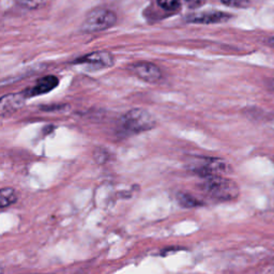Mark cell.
Returning a JSON list of instances; mask_svg holds the SVG:
<instances>
[{"label":"cell","mask_w":274,"mask_h":274,"mask_svg":"<svg viewBox=\"0 0 274 274\" xmlns=\"http://www.w3.org/2000/svg\"><path fill=\"white\" fill-rule=\"evenodd\" d=\"M270 44H271L272 46H274V36H273V38H271V40H270Z\"/></svg>","instance_id":"obj_16"},{"label":"cell","mask_w":274,"mask_h":274,"mask_svg":"<svg viewBox=\"0 0 274 274\" xmlns=\"http://www.w3.org/2000/svg\"><path fill=\"white\" fill-rule=\"evenodd\" d=\"M232 15L222 11H206L194 13L186 17V21L193 24H218L229 21Z\"/></svg>","instance_id":"obj_7"},{"label":"cell","mask_w":274,"mask_h":274,"mask_svg":"<svg viewBox=\"0 0 274 274\" xmlns=\"http://www.w3.org/2000/svg\"><path fill=\"white\" fill-rule=\"evenodd\" d=\"M156 124L154 117L149 111L141 108L128 110L119 121V130L126 135L140 134L152 130Z\"/></svg>","instance_id":"obj_1"},{"label":"cell","mask_w":274,"mask_h":274,"mask_svg":"<svg viewBox=\"0 0 274 274\" xmlns=\"http://www.w3.org/2000/svg\"><path fill=\"white\" fill-rule=\"evenodd\" d=\"M26 99V95L23 92L7 94L3 96L2 101H0V113H2V116L5 117L12 113H15L16 110H18L25 104V100Z\"/></svg>","instance_id":"obj_9"},{"label":"cell","mask_w":274,"mask_h":274,"mask_svg":"<svg viewBox=\"0 0 274 274\" xmlns=\"http://www.w3.org/2000/svg\"><path fill=\"white\" fill-rule=\"evenodd\" d=\"M59 84V79L55 75H46L40 79L31 88L23 91L26 97L38 96L54 90Z\"/></svg>","instance_id":"obj_8"},{"label":"cell","mask_w":274,"mask_h":274,"mask_svg":"<svg viewBox=\"0 0 274 274\" xmlns=\"http://www.w3.org/2000/svg\"><path fill=\"white\" fill-rule=\"evenodd\" d=\"M128 69L135 76L146 83L154 84L162 79L161 69L156 65L151 64V62H136V64L131 65Z\"/></svg>","instance_id":"obj_6"},{"label":"cell","mask_w":274,"mask_h":274,"mask_svg":"<svg viewBox=\"0 0 274 274\" xmlns=\"http://www.w3.org/2000/svg\"><path fill=\"white\" fill-rule=\"evenodd\" d=\"M116 22L117 16L113 11L104 8H96L86 16L82 25V30L87 33L103 31L113 27Z\"/></svg>","instance_id":"obj_3"},{"label":"cell","mask_w":274,"mask_h":274,"mask_svg":"<svg viewBox=\"0 0 274 274\" xmlns=\"http://www.w3.org/2000/svg\"><path fill=\"white\" fill-rule=\"evenodd\" d=\"M158 5L166 11H176L180 8V0H156Z\"/></svg>","instance_id":"obj_12"},{"label":"cell","mask_w":274,"mask_h":274,"mask_svg":"<svg viewBox=\"0 0 274 274\" xmlns=\"http://www.w3.org/2000/svg\"><path fill=\"white\" fill-rule=\"evenodd\" d=\"M222 3H224L226 6L237 7V8H243L248 6L247 0H222Z\"/></svg>","instance_id":"obj_14"},{"label":"cell","mask_w":274,"mask_h":274,"mask_svg":"<svg viewBox=\"0 0 274 274\" xmlns=\"http://www.w3.org/2000/svg\"><path fill=\"white\" fill-rule=\"evenodd\" d=\"M17 201V195L12 188H4L0 191V205L2 208L10 207Z\"/></svg>","instance_id":"obj_11"},{"label":"cell","mask_w":274,"mask_h":274,"mask_svg":"<svg viewBox=\"0 0 274 274\" xmlns=\"http://www.w3.org/2000/svg\"><path fill=\"white\" fill-rule=\"evenodd\" d=\"M202 190L219 202L233 201L239 196V186L234 181L222 176L208 177L202 184Z\"/></svg>","instance_id":"obj_2"},{"label":"cell","mask_w":274,"mask_h":274,"mask_svg":"<svg viewBox=\"0 0 274 274\" xmlns=\"http://www.w3.org/2000/svg\"><path fill=\"white\" fill-rule=\"evenodd\" d=\"M271 88H272L273 91H274V81H271Z\"/></svg>","instance_id":"obj_17"},{"label":"cell","mask_w":274,"mask_h":274,"mask_svg":"<svg viewBox=\"0 0 274 274\" xmlns=\"http://www.w3.org/2000/svg\"><path fill=\"white\" fill-rule=\"evenodd\" d=\"M177 202L183 208H195V207L204 206V202L199 201L198 198L188 193H178Z\"/></svg>","instance_id":"obj_10"},{"label":"cell","mask_w":274,"mask_h":274,"mask_svg":"<svg viewBox=\"0 0 274 274\" xmlns=\"http://www.w3.org/2000/svg\"><path fill=\"white\" fill-rule=\"evenodd\" d=\"M208 0H185L186 5H188L189 8L191 9H197V8H201L203 7Z\"/></svg>","instance_id":"obj_15"},{"label":"cell","mask_w":274,"mask_h":274,"mask_svg":"<svg viewBox=\"0 0 274 274\" xmlns=\"http://www.w3.org/2000/svg\"><path fill=\"white\" fill-rule=\"evenodd\" d=\"M231 167L226 161L208 156L197 159L193 166H191V170L197 176L203 178L222 176L224 173H228Z\"/></svg>","instance_id":"obj_4"},{"label":"cell","mask_w":274,"mask_h":274,"mask_svg":"<svg viewBox=\"0 0 274 274\" xmlns=\"http://www.w3.org/2000/svg\"><path fill=\"white\" fill-rule=\"evenodd\" d=\"M74 65L85 66L87 69L90 70H102L110 68L114 65V57L108 52H93L88 55L80 57L73 61Z\"/></svg>","instance_id":"obj_5"},{"label":"cell","mask_w":274,"mask_h":274,"mask_svg":"<svg viewBox=\"0 0 274 274\" xmlns=\"http://www.w3.org/2000/svg\"><path fill=\"white\" fill-rule=\"evenodd\" d=\"M16 2L24 7L34 9V8H38L39 6H42L44 0H16Z\"/></svg>","instance_id":"obj_13"}]
</instances>
